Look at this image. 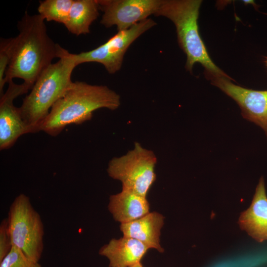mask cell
Instances as JSON below:
<instances>
[{"label": "cell", "instance_id": "obj_1", "mask_svg": "<svg viewBox=\"0 0 267 267\" xmlns=\"http://www.w3.org/2000/svg\"><path fill=\"white\" fill-rule=\"evenodd\" d=\"M19 34L6 39L10 61L5 82L20 78L32 88L35 82L55 58H58L61 46L48 35L44 20L39 14L27 11L18 22Z\"/></svg>", "mask_w": 267, "mask_h": 267}, {"label": "cell", "instance_id": "obj_9", "mask_svg": "<svg viewBox=\"0 0 267 267\" xmlns=\"http://www.w3.org/2000/svg\"><path fill=\"white\" fill-rule=\"evenodd\" d=\"M238 105L244 118L264 131L267 138V90H258L236 85L230 77L211 76L207 78Z\"/></svg>", "mask_w": 267, "mask_h": 267}, {"label": "cell", "instance_id": "obj_6", "mask_svg": "<svg viewBox=\"0 0 267 267\" xmlns=\"http://www.w3.org/2000/svg\"><path fill=\"white\" fill-rule=\"evenodd\" d=\"M157 162L152 150L136 142L133 149L109 161L107 172L110 177L121 181L122 188L146 197L156 180L154 169Z\"/></svg>", "mask_w": 267, "mask_h": 267}, {"label": "cell", "instance_id": "obj_19", "mask_svg": "<svg viewBox=\"0 0 267 267\" xmlns=\"http://www.w3.org/2000/svg\"><path fill=\"white\" fill-rule=\"evenodd\" d=\"M12 247L8 230L7 219H3L0 223V262L8 254Z\"/></svg>", "mask_w": 267, "mask_h": 267}, {"label": "cell", "instance_id": "obj_8", "mask_svg": "<svg viewBox=\"0 0 267 267\" xmlns=\"http://www.w3.org/2000/svg\"><path fill=\"white\" fill-rule=\"evenodd\" d=\"M103 14L100 23L116 26L118 31L127 30L154 15L161 0H97Z\"/></svg>", "mask_w": 267, "mask_h": 267}, {"label": "cell", "instance_id": "obj_16", "mask_svg": "<svg viewBox=\"0 0 267 267\" xmlns=\"http://www.w3.org/2000/svg\"><path fill=\"white\" fill-rule=\"evenodd\" d=\"M74 0H44L40 1L39 14L47 21L66 23Z\"/></svg>", "mask_w": 267, "mask_h": 267}, {"label": "cell", "instance_id": "obj_17", "mask_svg": "<svg viewBox=\"0 0 267 267\" xmlns=\"http://www.w3.org/2000/svg\"><path fill=\"white\" fill-rule=\"evenodd\" d=\"M0 267H42L39 262L27 257L18 248L12 246L8 254L0 262Z\"/></svg>", "mask_w": 267, "mask_h": 267}, {"label": "cell", "instance_id": "obj_14", "mask_svg": "<svg viewBox=\"0 0 267 267\" xmlns=\"http://www.w3.org/2000/svg\"><path fill=\"white\" fill-rule=\"evenodd\" d=\"M108 208L114 220L121 223L134 221L149 213L146 197L125 188L110 196Z\"/></svg>", "mask_w": 267, "mask_h": 267}, {"label": "cell", "instance_id": "obj_13", "mask_svg": "<svg viewBox=\"0 0 267 267\" xmlns=\"http://www.w3.org/2000/svg\"><path fill=\"white\" fill-rule=\"evenodd\" d=\"M164 219L159 213H149L134 221L121 223L120 229L124 236L135 239L149 249H155L162 253L164 249L160 243V236Z\"/></svg>", "mask_w": 267, "mask_h": 267}, {"label": "cell", "instance_id": "obj_18", "mask_svg": "<svg viewBox=\"0 0 267 267\" xmlns=\"http://www.w3.org/2000/svg\"><path fill=\"white\" fill-rule=\"evenodd\" d=\"M10 61V55L6 39L1 38L0 42V94H3L5 84V75Z\"/></svg>", "mask_w": 267, "mask_h": 267}, {"label": "cell", "instance_id": "obj_10", "mask_svg": "<svg viewBox=\"0 0 267 267\" xmlns=\"http://www.w3.org/2000/svg\"><path fill=\"white\" fill-rule=\"evenodd\" d=\"M7 89L0 96V149H7L12 147L18 138L31 133L24 122L19 108L13 104L18 96L26 93L32 88L23 83L17 84L13 80L8 81Z\"/></svg>", "mask_w": 267, "mask_h": 267}, {"label": "cell", "instance_id": "obj_11", "mask_svg": "<svg viewBox=\"0 0 267 267\" xmlns=\"http://www.w3.org/2000/svg\"><path fill=\"white\" fill-rule=\"evenodd\" d=\"M238 223L255 241L262 243L267 240V195L263 177L259 179L250 207L241 213Z\"/></svg>", "mask_w": 267, "mask_h": 267}, {"label": "cell", "instance_id": "obj_12", "mask_svg": "<svg viewBox=\"0 0 267 267\" xmlns=\"http://www.w3.org/2000/svg\"><path fill=\"white\" fill-rule=\"evenodd\" d=\"M149 249L135 239L123 236L112 239L100 249L99 254L108 259L109 267H129L140 263Z\"/></svg>", "mask_w": 267, "mask_h": 267}, {"label": "cell", "instance_id": "obj_21", "mask_svg": "<svg viewBox=\"0 0 267 267\" xmlns=\"http://www.w3.org/2000/svg\"><path fill=\"white\" fill-rule=\"evenodd\" d=\"M265 64H266V66L267 67V57H265Z\"/></svg>", "mask_w": 267, "mask_h": 267}, {"label": "cell", "instance_id": "obj_15", "mask_svg": "<svg viewBox=\"0 0 267 267\" xmlns=\"http://www.w3.org/2000/svg\"><path fill=\"white\" fill-rule=\"evenodd\" d=\"M99 10L97 0H74L64 25L76 36L89 34L91 24L99 16Z\"/></svg>", "mask_w": 267, "mask_h": 267}, {"label": "cell", "instance_id": "obj_5", "mask_svg": "<svg viewBox=\"0 0 267 267\" xmlns=\"http://www.w3.org/2000/svg\"><path fill=\"white\" fill-rule=\"evenodd\" d=\"M7 219L12 246L39 262L44 250V226L30 198L24 193L17 196L9 207Z\"/></svg>", "mask_w": 267, "mask_h": 267}, {"label": "cell", "instance_id": "obj_4", "mask_svg": "<svg viewBox=\"0 0 267 267\" xmlns=\"http://www.w3.org/2000/svg\"><path fill=\"white\" fill-rule=\"evenodd\" d=\"M202 2L201 0H161L154 15L165 17L174 24L178 43L186 55L187 71L192 73L194 64L199 63L204 68L206 78L230 77L214 63L200 35L198 19Z\"/></svg>", "mask_w": 267, "mask_h": 267}, {"label": "cell", "instance_id": "obj_20", "mask_svg": "<svg viewBox=\"0 0 267 267\" xmlns=\"http://www.w3.org/2000/svg\"><path fill=\"white\" fill-rule=\"evenodd\" d=\"M129 267H143L141 264L140 263L136 264L134 265H133L132 266Z\"/></svg>", "mask_w": 267, "mask_h": 267}, {"label": "cell", "instance_id": "obj_7", "mask_svg": "<svg viewBox=\"0 0 267 267\" xmlns=\"http://www.w3.org/2000/svg\"><path fill=\"white\" fill-rule=\"evenodd\" d=\"M156 24L154 20L148 18L127 30L118 31L104 44L96 48L74 53L77 64L97 62L103 65L108 73H116L121 69L124 55L131 44Z\"/></svg>", "mask_w": 267, "mask_h": 267}, {"label": "cell", "instance_id": "obj_3", "mask_svg": "<svg viewBox=\"0 0 267 267\" xmlns=\"http://www.w3.org/2000/svg\"><path fill=\"white\" fill-rule=\"evenodd\" d=\"M57 62L49 65L41 74L19 107L31 133L40 131L52 106L73 83L71 75L78 66L74 53L61 46Z\"/></svg>", "mask_w": 267, "mask_h": 267}, {"label": "cell", "instance_id": "obj_2", "mask_svg": "<svg viewBox=\"0 0 267 267\" xmlns=\"http://www.w3.org/2000/svg\"><path fill=\"white\" fill-rule=\"evenodd\" d=\"M120 105V96L106 86L73 82L52 106L40 131L56 136L69 125H79L90 120L93 112L97 109L115 110Z\"/></svg>", "mask_w": 267, "mask_h": 267}]
</instances>
